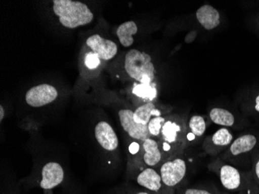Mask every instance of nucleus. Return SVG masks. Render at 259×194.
<instances>
[{
    "label": "nucleus",
    "mask_w": 259,
    "mask_h": 194,
    "mask_svg": "<svg viewBox=\"0 0 259 194\" xmlns=\"http://www.w3.org/2000/svg\"><path fill=\"white\" fill-rule=\"evenodd\" d=\"M53 11L61 24L69 29L87 25L94 18L87 5L73 0H54Z\"/></svg>",
    "instance_id": "f257e3e1"
},
{
    "label": "nucleus",
    "mask_w": 259,
    "mask_h": 194,
    "mask_svg": "<svg viewBox=\"0 0 259 194\" xmlns=\"http://www.w3.org/2000/svg\"><path fill=\"white\" fill-rule=\"evenodd\" d=\"M124 68L132 80L141 84H151L155 80V68L148 54L132 49L125 56Z\"/></svg>",
    "instance_id": "f03ea898"
},
{
    "label": "nucleus",
    "mask_w": 259,
    "mask_h": 194,
    "mask_svg": "<svg viewBox=\"0 0 259 194\" xmlns=\"http://www.w3.org/2000/svg\"><path fill=\"white\" fill-rule=\"evenodd\" d=\"M186 163L181 158L164 162L160 168V175L164 186L175 187L180 184L186 175Z\"/></svg>",
    "instance_id": "7ed1b4c3"
},
{
    "label": "nucleus",
    "mask_w": 259,
    "mask_h": 194,
    "mask_svg": "<svg viewBox=\"0 0 259 194\" xmlns=\"http://www.w3.org/2000/svg\"><path fill=\"white\" fill-rule=\"evenodd\" d=\"M58 96L55 87L45 83L30 88L26 93L25 100L32 107H41L55 101Z\"/></svg>",
    "instance_id": "20e7f679"
},
{
    "label": "nucleus",
    "mask_w": 259,
    "mask_h": 194,
    "mask_svg": "<svg viewBox=\"0 0 259 194\" xmlns=\"http://www.w3.org/2000/svg\"><path fill=\"white\" fill-rule=\"evenodd\" d=\"M120 125L131 138L142 141L151 138L148 125H140L134 120V111L129 109H122L118 112Z\"/></svg>",
    "instance_id": "39448f33"
},
{
    "label": "nucleus",
    "mask_w": 259,
    "mask_h": 194,
    "mask_svg": "<svg viewBox=\"0 0 259 194\" xmlns=\"http://www.w3.org/2000/svg\"><path fill=\"white\" fill-rule=\"evenodd\" d=\"M96 139L100 146L107 151H116L119 146V140L113 127L107 121H100L94 130Z\"/></svg>",
    "instance_id": "423d86ee"
},
{
    "label": "nucleus",
    "mask_w": 259,
    "mask_h": 194,
    "mask_svg": "<svg viewBox=\"0 0 259 194\" xmlns=\"http://www.w3.org/2000/svg\"><path fill=\"white\" fill-rule=\"evenodd\" d=\"M87 45L92 52L97 54L100 59L109 61L116 56L118 48L113 41L103 38L99 34L90 36L87 40Z\"/></svg>",
    "instance_id": "0eeeda50"
},
{
    "label": "nucleus",
    "mask_w": 259,
    "mask_h": 194,
    "mask_svg": "<svg viewBox=\"0 0 259 194\" xmlns=\"http://www.w3.org/2000/svg\"><path fill=\"white\" fill-rule=\"evenodd\" d=\"M65 172L59 163L51 162L47 163L41 172V180L39 185L42 189H52L63 182Z\"/></svg>",
    "instance_id": "6e6552de"
},
{
    "label": "nucleus",
    "mask_w": 259,
    "mask_h": 194,
    "mask_svg": "<svg viewBox=\"0 0 259 194\" xmlns=\"http://www.w3.org/2000/svg\"><path fill=\"white\" fill-rule=\"evenodd\" d=\"M137 183L141 187L153 192H159L163 185L161 175L153 168L142 170L137 176Z\"/></svg>",
    "instance_id": "1a4fd4ad"
},
{
    "label": "nucleus",
    "mask_w": 259,
    "mask_h": 194,
    "mask_svg": "<svg viewBox=\"0 0 259 194\" xmlns=\"http://www.w3.org/2000/svg\"><path fill=\"white\" fill-rule=\"evenodd\" d=\"M196 18L203 28L213 30L220 25L219 12L210 5H203L196 11Z\"/></svg>",
    "instance_id": "9d476101"
},
{
    "label": "nucleus",
    "mask_w": 259,
    "mask_h": 194,
    "mask_svg": "<svg viewBox=\"0 0 259 194\" xmlns=\"http://www.w3.org/2000/svg\"><path fill=\"white\" fill-rule=\"evenodd\" d=\"M144 150L143 160L145 164L150 167H155L159 164L162 158L159 143L156 140L149 138L142 141Z\"/></svg>",
    "instance_id": "9b49d317"
},
{
    "label": "nucleus",
    "mask_w": 259,
    "mask_h": 194,
    "mask_svg": "<svg viewBox=\"0 0 259 194\" xmlns=\"http://www.w3.org/2000/svg\"><path fill=\"white\" fill-rule=\"evenodd\" d=\"M233 135L227 128H223L217 131L210 138H208L204 143V147L208 152L216 153L217 148L231 145Z\"/></svg>",
    "instance_id": "f8f14e48"
},
{
    "label": "nucleus",
    "mask_w": 259,
    "mask_h": 194,
    "mask_svg": "<svg viewBox=\"0 0 259 194\" xmlns=\"http://www.w3.org/2000/svg\"><path fill=\"white\" fill-rule=\"evenodd\" d=\"M220 179L223 186L228 190H234L241 186V178L239 171L229 165H225L221 168Z\"/></svg>",
    "instance_id": "ddd939ff"
},
{
    "label": "nucleus",
    "mask_w": 259,
    "mask_h": 194,
    "mask_svg": "<svg viewBox=\"0 0 259 194\" xmlns=\"http://www.w3.org/2000/svg\"><path fill=\"white\" fill-rule=\"evenodd\" d=\"M183 133L181 125L176 121H172V120H169L165 121L163 125L160 136L164 141L163 144H168L171 147V144L179 143L180 139L182 138Z\"/></svg>",
    "instance_id": "4468645a"
},
{
    "label": "nucleus",
    "mask_w": 259,
    "mask_h": 194,
    "mask_svg": "<svg viewBox=\"0 0 259 194\" xmlns=\"http://www.w3.org/2000/svg\"><path fill=\"white\" fill-rule=\"evenodd\" d=\"M257 144V138L253 135H244L234 140L230 146L233 156H239L251 151Z\"/></svg>",
    "instance_id": "2eb2a0df"
},
{
    "label": "nucleus",
    "mask_w": 259,
    "mask_h": 194,
    "mask_svg": "<svg viewBox=\"0 0 259 194\" xmlns=\"http://www.w3.org/2000/svg\"><path fill=\"white\" fill-rule=\"evenodd\" d=\"M152 116H161V112L157 110L152 101L141 105L134 111V120L140 125H148Z\"/></svg>",
    "instance_id": "dca6fc26"
},
{
    "label": "nucleus",
    "mask_w": 259,
    "mask_h": 194,
    "mask_svg": "<svg viewBox=\"0 0 259 194\" xmlns=\"http://www.w3.org/2000/svg\"><path fill=\"white\" fill-rule=\"evenodd\" d=\"M138 30V26L135 22L126 21L119 26L116 30V35L118 37L120 44L123 47L128 48L133 45V35L136 34Z\"/></svg>",
    "instance_id": "f3484780"
},
{
    "label": "nucleus",
    "mask_w": 259,
    "mask_h": 194,
    "mask_svg": "<svg viewBox=\"0 0 259 194\" xmlns=\"http://www.w3.org/2000/svg\"><path fill=\"white\" fill-rule=\"evenodd\" d=\"M209 118L213 123L221 126L231 127L234 124V115L223 108L212 109L209 112Z\"/></svg>",
    "instance_id": "a211bd4d"
},
{
    "label": "nucleus",
    "mask_w": 259,
    "mask_h": 194,
    "mask_svg": "<svg viewBox=\"0 0 259 194\" xmlns=\"http://www.w3.org/2000/svg\"><path fill=\"white\" fill-rule=\"evenodd\" d=\"M189 127L195 137H201L206 131V122L204 118L199 115H194L190 118Z\"/></svg>",
    "instance_id": "6ab92c4d"
},
{
    "label": "nucleus",
    "mask_w": 259,
    "mask_h": 194,
    "mask_svg": "<svg viewBox=\"0 0 259 194\" xmlns=\"http://www.w3.org/2000/svg\"><path fill=\"white\" fill-rule=\"evenodd\" d=\"M134 93L144 100L152 101L156 97L157 91L151 84H139L135 86Z\"/></svg>",
    "instance_id": "aec40b11"
},
{
    "label": "nucleus",
    "mask_w": 259,
    "mask_h": 194,
    "mask_svg": "<svg viewBox=\"0 0 259 194\" xmlns=\"http://www.w3.org/2000/svg\"><path fill=\"white\" fill-rule=\"evenodd\" d=\"M165 118L162 117H154L148 124V131L151 137H158L161 134V128L165 122Z\"/></svg>",
    "instance_id": "412c9836"
},
{
    "label": "nucleus",
    "mask_w": 259,
    "mask_h": 194,
    "mask_svg": "<svg viewBox=\"0 0 259 194\" xmlns=\"http://www.w3.org/2000/svg\"><path fill=\"white\" fill-rule=\"evenodd\" d=\"M85 66L90 69H95L98 68L100 64V58L97 54L94 52H89L85 57Z\"/></svg>",
    "instance_id": "4be33fe9"
},
{
    "label": "nucleus",
    "mask_w": 259,
    "mask_h": 194,
    "mask_svg": "<svg viewBox=\"0 0 259 194\" xmlns=\"http://www.w3.org/2000/svg\"><path fill=\"white\" fill-rule=\"evenodd\" d=\"M183 194H217L215 191L206 188H189Z\"/></svg>",
    "instance_id": "5701e85b"
},
{
    "label": "nucleus",
    "mask_w": 259,
    "mask_h": 194,
    "mask_svg": "<svg viewBox=\"0 0 259 194\" xmlns=\"http://www.w3.org/2000/svg\"><path fill=\"white\" fill-rule=\"evenodd\" d=\"M196 35H197V32L195 31V30L188 33L186 37V42H187V43H192V42L196 39Z\"/></svg>",
    "instance_id": "b1692460"
},
{
    "label": "nucleus",
    "mask_w": 259,
    "mask_h": 194,
    "mask_svg": "<svg viewBox=\"0 0 259 194\" xmlns=\"http://www.w3.org/2000/svg\"><path fill=\"white\" fill-rule=\"evenodd\" d=\"M129 151L132 154H136V153H138V151H139V145H138V143H132V144L130 145Z\"/></svg>",
    "instance_id": "393cba45"
},
{
    "label": "nucleus",
    "mask_w": 259,
    "mask_h": 194,
    "mask_svg": "<svg viewBox=\"0 0 259 194\" xmlns=\"http://www.w3.org/2000/svg\"><path fill=\"white\" fill-rule=\"evenodd\" d=\"M5 116V111H4V106H0V121H3Z\"/></svg>",
    "instance_id": "a878e982"
},
{
    "label": "nucleus",
    "mask_w": 259,
    "mask_h": 194,
    "mask_svg": "<svg viewBox=\"0 0 259 194\" xmlns=\"http://www.w3.org/2000/svg\"><path fill=\"white\" fill-rule=\"evenodd\" d=\"M254 171H255L256 177H257V179H258L259 181V160L256 163Z\"/></svg>",
    "instance_id": "bb28decb"
},
{
    "label": "nucleus",
    "mask_w": 259,
    "mask_h": 194,
    "mask_svg": "<svg viewBox=\"0 0 259 194\" xmlns=\"http://www.w3.org/2000/svg\"><path fill=\"white\" fill-rule=\"evenodd\" d=\"M255 110H257V112H259V94L258 96L256 97L255 100Z\"/></svg>",
    "instance_id": "cd10ccee"
},
{
    "label": "nucleus",
    "mask_w": 259,
    "mask_h": 194,
    "mask_svg": "<svg viewBox=\"0 0 259 194\" xmlns=\"http://www.w3.org/2000/svg\"><path fill=\"white\" fill-rule=\"evenodd\" d=\"M134 194H151V192H148V191H138V192H135Z\"/></svg>",
    "instance_id": "c85d7f7f"
}]
</instances>
